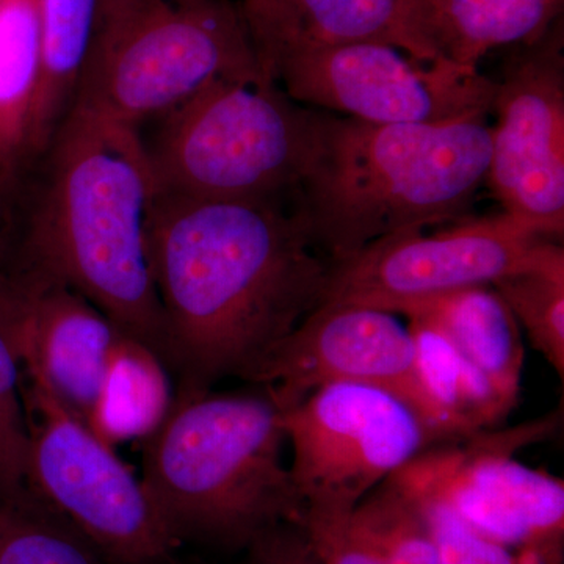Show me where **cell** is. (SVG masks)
<instances>
[{
  "label": "cell",
  "mask_w": 564,
  "mask_h": 564,
  "mask_svg": "<svg viewBox=\"0 0 564 564\" xmlns=\"http://www.w3.org/2000/svg\"><path fill=\"white\" fill-rule=\"evenodd\" d=\"M152 276L163 317L162 361L182 388L251 381L323 302L329 262L293 203L155 193Z\"/></svg>",
  "instance_id": "obj_1"
},
{
  "label": "cell",
  "mask_w": 564,
  "mask_h": 564,
  "mask_svg": "<svg viewBox=\"0 0 564 564\" xmlns=\"http://www.w3.org/2000/svg\"><path fill=\"white\" fill-rule=\"evenodd\" d=\"M154 199L139 129L73 106L11 199L0 267L68 285L162 358Z\"/></svg>",
  "instance_id": "obj_2"
},
{
  "label": "cell",
  "mask_w": 564,
  "mask_h": 564,
  "mask_svg": "<svg viewBox=\"0 0 564 564\" xmlns=\"http://www.w3.org/2000/svg\"><path fill=\"white\" fill-rule=\"evenodd\" d=\"M486 117L372 124L317 110L293 206L318 254L334 265L384 237L466 217L488 174Z\"/></svg>",
  "instance_id": "obj_3"
},
{
  "label": "cell",
  "mask_w": 564,
  "mask_h": 564,
  "mask_svg": "<svg viewBox=\"0 0 564 564\" xmlns=\"http://www.w3.org/2000/svg\"><path fill=\"white\" fill-rule=\"evenodd\" d=\"M285 444L269 391L180 386L165 421L143 441L141 485L177 544L247 551L267 530L302 519Z\"/></svg>",
  "instance_id": "obj_4"
},
{
  "label": "cell",
  "mask_w": 564,
  "mask_h": 564,
  "mask_svg": "<svg viewBox=\"0 0 564 564\" xmlns=\"http://www.w3.org/2000/svg\"><path fill=\"white\" fill-rule=\"evenodd\" d=\"M259 76L240 3L98 0L73 106L141 129L210 82Z\"/></svg>",
  "instance_id": "obj_5"
},
{
  "label": "cell",
  "mask_w": 564,
  "mask_h": 564,
  "mask_svg": "<svg viewBox=\"0 0 564 564\" xmlns=\"http://www.w3.org/2000/svg\"><path fill=\"white\" fill-rule=\"evenodd\" d=\"M150 122L140 137L158 195L293 202L317 110L265 77H223Z\"/></svg>",
  "instance_id": "obj_6"
},
{
  "label": "cell",
  "mask_w": 564,
  "mask_h": 564,
  "mask_svg": "<svg viewBox=\"0 0 564 564\" xmlns=\"http://www.w3.org/2000/svg\"><path fill=\"white\" fill-rule=\"evenodd\" d=\"M22 399L29 425L25 484L77 527L110 564H169L180 544L115 448L46 386L24 375Z\"/></svg>",
  "instance_id": "obj_7"
},
{
  "label": "cell",
  "mask_w": 564,
  "mask_h": 564,
  "mask_svg": "<svg viewBox=\"0 0 564 564\" xmlns=\"http://www.w3.org/2000/svg\"><path fill=\"white\" fill-rule=\"evenodd\" d=\"M274 80L293 101L372 124H432L488 115L492 79L478 68L415 61L386 44H291Z\"/></svg>",
  "instance_id": "obj_8"
},
{
  "label": "cell",
  "mask_w": 564,
  "mask_h": 564,
  "mask_svg": "<svg viewBox=\"0 0 564 564\" xmlns=\"http://www.w3.org/2000/svg\"><path fill=\"white\" fill-rule=\"evenodd\" d=\"M304 507L352 511L386 478L436 445L422 419L373 386H323L281 410Z\"/></svg>",
  "instance_id": "obj_9"
},
{
  "label": "cell",
  "mask_w": 564,
  "mask_h": 564,
  "mask_svg": "<svg viewBox=\"0 0 564 564\" xmlns=\"http://www.w3.org/2000/svg\"><path fill=\"white\" fill-rule=\"evenodd\" d=\"M556 245L503 212L464 217L436 232L397 234L329 267L322 304L402 314L434 296L492 285L540 262Z\"/></svg>",
  "instance_id": "obj_10"
},
{
  "label": "cell",
  "mask_w": 564,
  "mask_h": 564,
  "mask_svg": "<svg viewBox=\"0 0 564 564\" xmlns=\"http://www.w3.org/2000/svg\"><path fill=\"white\" fill-rule=\"evenodd\" d=\"M486 184L510 215L541 239L564 234L563 21L518 46L494 82Z\"/></svg>",
  "instance_id": "obj_11"
},
{
  "label": "cell",
  "mask_w": 564,
  "mask_h": 564,
  "mask_svg": "<svg viewBox=\"0 0 564 564\" xmlns=\"http://www.w3.org/2000/svg\"><path fill=\"white\" fill-rule=\"evenodd\" d=\"M281 410L323 386H373L399 397L441 444L436 417L421 383L413 334L395 314L352 304H321L251 378Z\"/></svg>",
  "instance_id": "obj_12"
},
{
  "label": "cell",
  "mask_w": 564,
  "mask_h": 564,
  "mask_svg": "<svg viewBox=\"0 0 564 564\" xmlns=\"http://www.w3.org/2000/svg\"><path fill=\"white\" fill-rule=\"evenodd\" d=\"M544 421L500 434L480 432L464 447L441 443L404 466L443 496L467 524L516 549L563 545L564 485L516 462L513 451L547 436Z\"/></svg>",
  "instance_id": "obj_13"
},
{
  "label": "cell",
  "mask_w": 564,
  "mask_h": 564,
  "mask_svg": "<svg viewBox=\"0 0 564 564\" xmlns=\"http://www.w3.org/2000/svg\"><path fill=\"white\" fill-rule=\"evenodd\" d=\"M0 329L25 378L85 423L120 328L61 282L0 267Z\"/></svg>",
  "instance_id": "obj_14"
},
{
  "label": "cell",
  "mask_w": 564,
  "mask_h": 564,
  "mask_svg": "<svg viewBox=\"0 0 564 564\" xmlns=\"http://www.w3.org/2000/svg\"><path fill=\"white\" fill-rule=\"evenodd\" d=\"M43 70L39 0H0V206L9 209L33 162Z\"/></svg>",
  "instance_id": "obj_15"
},
{
  "label": "cell",
  "mask_w": 564,
  "mask_h": 564,
  "mask_svg": "<svg viewBox=\"0 0 564 564\" xmlns=\"http://www.w3.org/2000/svg\"><path fill=\"white\" fill-rule=\"evenodd\" d=\"M564 0H419L437 62L478 68L489 52L540 40L562 21Z\"/></svg>",
  "instance_id": "obj_16"
},
{
  "label": "cell",
  "mask_w": 564,
  "mask_h": 564,
  "mask_svg": "<svg viewBox=\"0 0 564 564\" xmlns=\"http://www.w3.org/2000/svg\"><path fill=\"white\" fill-rule=\"evenodd\" d=\"M402 314L440 329L467 361L519 402L524 369L521 326L492 285L434 296Z\"/></svg>",
  "instance_id": "obj_17"
},
{
  "label": "cell",
  "mask_w": 564,
  "mask_h": 564,
  "mask_svg": "<svg viewBox=\"0 0 564 564\" xmlns=\"http://www.w3.org/2000/svg\"><path fill=\"white\" fill-rule=\"evenodd\" d=\"M417 370L441 443L466 440L502 422L518 402L467 361L430 323L410 318Z\"/></svg>",
  "instance_id": "obj_18"
},
{
  "label": "cell",
  "mask_w": 564,
  "mask_h": 564,
  "mask_svg": "<svg viewBox=\"0 0 564 564\" xmlns=\"http://www.w3.org/2000/svg\"><path fill=\"white\" fill-rule=\"evenodd\" d=\"M355 43L386 44L415 61L437 62L423 36L419 0H284L276 61L291 44Z\"/></svg>",
  "instance_id": "obj_19"
},
{
  "label": "cell",
  "mask_w": 564,
  "mask_h": 564,
  "mask_svg": "<svg viewBox=\"0 0 564 564\" xmlns=\"http://www.w3.org/2000/svg\"><path fill=\"white\" fill-rule=\"evenodd\" d=\"M173 397L161 356L122 334L110 352L85 425L113 448L132 441L143 443L165 421Z\"/></svg>",
  "instance_id": "obj_20"
},
{
  "label": "cell",
  "mask_w": 564,
  "mask_h": 564,
  "mask_svg": "<svg viewBox=\"0 0 564 564\" xmlns=\"http://www.w3.org/2000/svg\"><path fill=\"white\" fill-rule=\"evenodd\" d=\"M43 70L33 115V159L65 120L90 44L98 0H39Z\"/></svg>",
  "instance_id": "obj_21"
},
{
  "label": "cell",
  "mask_w": 564,
  "mask_h": 564,
  "mask_svg": "<svg viewBox=\"0 0 564 564\" xmlns=\"http://www.w3.org/2000/svg\"><path fill=\"white\" fill-rule=\"evenodd\" d=\"M0 564H110L99 549L25 484L0 492Z\"/></svg>",
  "instance_id": "obj_22"
},
{
  "label": "cell",
  "mask_w": 564,
  "mask_h": 564,
  "mask_svg": "<svg viewBox=\"0 0 564 564\" xmlns=\"http://www.w3.org/2000/svg\"><path fill=\"white\" fill-rule=\"evenodd\" d=\"M534 350L564 375V251L552 248L540 262L494 282Z\"/></svg>",
  "instance_id": "obj_23"
},
{
  "label": "cell",
  "mask_w": 564,
  "mask_h": 564,
  "mask_svg": "<svg viewBox=\"0 0 564 564\" xmlns=\"http://www.w3.org/2000/svg\"><path fill=\"white\" fill-rule=\"evenodd\" d=\"M352 521L386 564H437L422 503L397 473L364 497Z\"/></svg>",
  "instance_id": "obj_24"
},
{
  "label": "cell",
  "mask_w": 564,
  "mask_h": 564,
  "mask_svg": "<svg viewBox=\"0 0 564 564\" xmlns=\"http://www.w3.org/2000/svg\"><path fill=\"white\" fill-rule=\"evenodd\" d=\"M397 475L422 503L437 564H563V545L516 549L499 543L467 524L443 496L415 480L404 467Z\"/></svg>",
  "instance_id": "obj_25"
},
{
  "label": "cell",
  "mask_w": 564,
  "mask_h": 564,
  "mask_svg": "<svg viewBox=\"0 0 564 564\" xmlns=\"http://www.w3.org/2000/svg\"><path fill=\"white\" fill-rule=\"evenodd\" d=\"M28 456L29 425L21 366L0 329V492L25 485Z\"/></svg>",
  "instance_id": "obj_26"
},
{
  "label": "cell",
  "mask_w": 564,
  "mask_h": 564,
  "mask_svg": "<svg viewBox=\"0 0 564 564\" xmlns=\"http://www.w3.org/2000/svg\"><path fill=\"white\" fill-rule=\"evenodd\" d=\"M352 511L304 507L299 525L314 555L321 564H386L356 527Z\"/></svg>",
  "instance_id": "obj_27"
},
{
  "label": "cell",
  "mask_w": 564,
  "mask_h": 564,
  "mask_svg": "<svg viewBox=\"0 0 564 564\" xmlns=\"http://www.w3.org/2000/svg\"><path fill=\"white\" fill-rule=\"evenodd\" d=\"M247 564H321L299 524H281L247 549Z\"/></svg>",
  "instance_id": "obj_28"
},
{
  "label": "cell",
  "mask_w": 564,
  "mask_h": 564,
  "mask_svg": "<svg viewBox=\"0 0 564 564\" xmlns=\"http://www.w3.org/2000/svg\"><path fill=\"white\" fill-rule=\"evenodd\" d=\"M240 7L258 51L263 76L276 82L273 69L280 47L284 0H242Z\"/></svg>",
  "instance_id": "obj_29"
},
{
  "label": "cell",
  "mask_w": 564,
  "mask_h": 564,
  "mask_svg": "<svg viewBox=\"0 0 564 564\" xmlns=\"http://www.w3.org/2000/svg\"><path fill=\"white\" fill-rule=\"evenodd\" d=\"M7 237V217L2 206H0V258H2L3 247H6Z\"/></svg>",
  "instance_id": "obj_30"
}]
</instances>
